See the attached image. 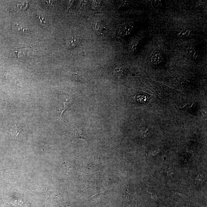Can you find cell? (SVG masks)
<instances>
[{
  "instance_id": "1",
  "label": "cell",
  "mask_w": 207,
  "mask_h": 207,
  "mask_svg": "<svg viewBox=\"0 0 207 207\" xmlns=\"http://www.w3.org/2000/svg\"><path fill=\"white\" fill-rule=\"evenodd\" d=\"M35 51L34 49L31 48L17 49L14 50L13 56L15 58L21 59L32 58L36 54Z\"/></svg>"
},
{
  "instance_id": "2",
  "label": "cell",
  "mask_w": 207,
  "mask_h": 207,
  "mask_svg": "<svg viewBox=\"0 0 207 207\" xmlns=\"http://www.w3.org/2000/svg\"><path fill=\"white\" fill-rule=\"evenodd\" d=\"M134 28V24L132 22H126L123 23L120 28L119 35L122 37L129 35L132 32Z\"/></svg>"
},
{
  "instance_id": "3",
  "label": "cell",
  "mask_w": 207,
  "mask_h": 207,
  "mask_svg": "<svg viewBox=\"0 0 207 207\" xmlns=\"http://www.w3.org/2000/svg\"><path fill=\"white\" fill-rule=\"evenodd\" d=\"M79 37L77 34H71L66 38V46L67 48L71 49L75 48L78 44Z\"/></svg>"
},
{
  "instance_id": "4",
  "label": "cell",
  "mask_w": 207,
  "mask_h": 207,
  "mask_svg": "<svg viewBox=\"0 0 207 207\" xmlns=\"http://www.w3.org/2000/svg\"><path fill=\"white\" fill-rule=\"evenodd\" d=\"M164 56L161 51L156 49L152 53L151 57V62L154 65H158L164 60Z\"/></svg>"
},
{
  "instance_id": "5",
  "label": "cell",
  "mask_w": 207,
  "mask_h": 207,
  "mask_svg": "<svg viewBox=\"0 0 207 207\" xmlns=\"http://www.w3.org/2000/svg\"><path fill=\"white\" fill-rule=\"evenodd\" d=\"M186 53L190 58L195 61H199L201 59V56L195 47L190 46L186 49Z\"/></svg>"
},
{
  "instance_id": "6",
  "label": "cell",
  "mask_w": 207,
  "mask_h": 207,
  "mask_svg": "<svg viewBox=\"0 0 207 207\" xmlns=\"http://www.w3.org/2000/svg\"><path fill=\"white\" fill-rule=\"evenodd\" d=\"M13 134L16 140H23L26 139L27 132L21 127L15 125L13 129Z\"/></svg>"
},
{
  "instance_id": "7",
  "label": "cell",
  "mask_w": 207,
  "mask_h": 207,
  "mask_svg": "<svg viewBox=\"0 0 207 207\" xmlns=\"http://www.w3.org/2000/svg\"><path fill=\"white\" fill-rule=\"evenodd\" d=\"M177 35L179 37L187 39L193 37L194 35V32L190 28H181L177 32Z\"/></svg>"
},
{
  "instance_id": "8",
  "label": "cell",
  "mask_w": 207,
  "mask_h": 207,
  "mask_svg": "<svg viewBox=\"0 0 207 207\" xmlns=\"http://www.w3.org/2000/svg\"><path fill=\"white\" fill-rule=\"evenodd\" d=\"M141 39L140 37L136 36L132 39L128 46V50L130 52L133 53L136 51L140 45Z\"/></svg>"
},
{
  "instance_id": "9",
  "label": "cell",
  "mask_w": 207,
  "mask_h": 207,
  "mask_svg": "<svg viewBox=\"0 0 207 207\" xmlns=\"http://www.w3.org/2000/svg\"><path fill=\"white\" fill-rule=\"evenodd\" d=\"M71 104V101L69 98L65 99V100L59 101V111L60 112V117H61L64 111L68 109Z\"/></svg>"
},
{
  "instance_id": "10",
  "label": "cell",
  "mask_w": 207,
  "mask_h": 207,
  "mask_svg": "<svg viewBox=\"0 0 207 207\" xmlns=\"http://www.w3.org/2000/svg\"><path fill=\"white\" fill-rule=\"evenodd\" d=\"M12 28L14 30H15L17 32H20L21 33H22L23 34H31V32L29 30L23 28L19 26L18 24L13 25Z\"/></svg>"
},
{
  "instance_id": "11",
  "label": "cell",
  "mask_w": 207,
  "mask_h": 207,
  "mask_svg": "<svg viewBox=\"0 0 207 207\" xmlns=\"http://www.w3.org/2000/svg\"><path fill=\"white\" fill-rule=\"evenodd\" d=\"M37 15L39 21V24L44 28L47 27L48 26L47 21L45 15L41 13H38L37 14Z\"/></svg>"
},
{
  "instance_id": "12",
  "label": "cell",
  "mask_w": 207,
  "mask_h": 207,
  "mask_svg": "<svg viewBox=\"0 0 207 207\" xmlns=\"http://www.w3.org/2000/svg\"><path fill=\"white\" fill-rule=\"evenodd\" d=\"M75 138H83L86 140H88L89 138L88 136L85 134L83 130L80 128H75Z\"/></svg>"
},
{
  "instance_id": "13",
  "label": "cell",
  "mask_w": 207,
  "mask_h": 207,
  "mask_svg": "<svg viewBox=\"0 0 207 207\" xmlns=\"http://www.w3.org/2000/svg\"><path fill=\"white\" fill-rule=\"evenodd\" d=\"M204 180H205V178L204 176L202 175L199 174L196 178L195 183L197 184H202L204 181Z\"/></svg>"
},
{
  "instance_id": "14",
  "label": "cell",
  "mask_w": 207,
  "mask_h": 207,
  "mask_svg": "<svg viewBox=\"0 0 207 207\" xmlns=\"http://www.w3.org/2000/svg\"><path fill=\"white\" fill-rule=\"evenodd\" d=\"M93 26L94 29L97 31H98L101 30L103 25L100 22L97 21L94 22L93 23Z\"/></svg>"
},
{
  "instance_id": "15",
  "label": "cell",
  "mask_w": 207,
  "mask_h": 207,
  "mask_svg": "<svg viewBox=\"0 0 207 207\" xmlns=\"http://www.w3.org/2000/svg\"><path fill=\"white\" fill-rule=\"evenodd\" d=\"M124 70V69L122 66H118L115 69V72L118 73H123Z\"/></svg>"
},
{
  "instance_id": "16",
  "label": "cell",
  "mask_w": 207,
  "mask_h": 207,
  "mask_svg": "<svg viewBox=\"0 0 207 207\" xmlns=\"http://www.w3.org/2000/svg\"><path fill=\"white\" fill-rule=\"evenodd\" d=\"M166 173L168 176H172V175L173 174V171L172 168L170 166H169L167 170H166Z\"/></svg>"
},
{
  "instance_id": "17",
  "label": "cell",
  "mask_w": 207,
  "mask_h": 207,
  "mask_svg": "<svg viewBox=\"0 0 207 207\" xmlns=\"http://www.w3.org/2000/svg\"><path fill=\"white\" fill-rule=\"evenodd\" d=\"M129 3V1H122L120 2V6L121 7L126 6Z\"/></svg>"
},
{
  "instance_id": "18",
  "label": "cell",
  "mask_w": 207,
  "mask_h": 207,
  "mask_svg": "<svg viewBox=\"0 0 207 207\" xmlns=\"http://www.w3.org/2000/svg\"><path fill=\"white\" fill-rule=\"evenodd\" d=\"M147 192L148 194H149L150 195V196L151 197H152V198L153 199L155 200H159L157 196H156L154 194H153L152 193L149 192V191H147Z\"/></svg>"
}]
</instances>
